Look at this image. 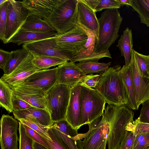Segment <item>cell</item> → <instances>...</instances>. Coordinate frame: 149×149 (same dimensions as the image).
Masks as SVG:
<instances>
[{"label": "cell", "instance_id": "obj_23", "mask_svg": "<svg viewBox=\"0 0 149 149\" xmlns=\"http://www.w3.org/2000/svg\"><path fill=\"white\" fill-rule=\"evenodd\" d=\"M55 32L39 33L21 29L9 41L8 43H16L18 45L26 43L36 41L50 37L58 35Z\"/></svg>", "mask_w": 149, "mask_h": 149}, {"label": "cell", "instance_id": "obj_44", "mask_svg": "<svg viewBox=\"0 0 149 149\" xmlns=\"http://www.w3.org/2000/svg\"><path fill=\"white\" fill-rule=\"evenodd\" d=\"M135 135L141 133H149V124L140 123L137 119L133 122Z\"/></svg>", "mask_w": 149, "mask_h": 149}, {"label": "cell", "instance_id": "obj_14", "mask_svg": "<svg viewBox=\"0 0 149 149\" xmlns=\"http://www.w3.org/2000/svg\"><path fill=\"white\" fill-rule=\"evenodd\" d=\"M57 67L40 70L30 76L19 85L41 89L46 94L57 84Z\"/></svg>", "mask_w": 149, "mask_h": 149}, {"label": "cell", "instance_id": "obj_34", "mask_svg": "<svg viewBox=\"0 0 149 149\" xmlns=\"http://www.w3.org/2000/svg\"><path fill=\"white\" fill-rule=\"evenodd\" d=\"M137 63L141 75L149 78V55H145L134 50Z\"/></svg>", "mask_w": 149, "mask_h": 149}, {"label": "cell", "instance_id": "obj_39", "mask_svg": "<svg viewBox=\"0 0 149 149\" xmlns=\"http://www.w3.org/2000/svg\"><path fill=\"white\" fill-rule=\"evenodd\" d=\"M120 4L117 0H99L95 10V12L103 9L120 8Z\"/></svg>", "mask_w": 149, "mask_h": 149}, {"label": "cell", "instance_id": "obj_4", "mask_svg": "<svg viewBox=\"0 0 149 149\" xmlns=\"http://www.w3.org/2000/svg\"><path fill=\"white\" fill-rule=\"evenodd\" d=\"M80 85L81 127L102 116L106 102L95 89Z\"/></svg>", "mask_w": 149, "mask_h": 149}, {"label": "cell", "instance_id": "obj_37", "mask_svg": "<svg viewBox=\"0 0 149 149\" xmlns=\"http://www.w3.org/2000/svg\"><path fill=\"white\" fill-rule=\"evenodd\" d=\"M100 76L101 74L86 75L79 84L88 88L95 89L100 83Z\"/></svg>", "mask_w": 149, "mask_h": 149}, {"label": "cell", "instance_id": "obj_40", "mask_svg": "<svg viewBox=\"0 0 149 149\" xmlns=\"http://www.w3.org/2000/svg\"><path fill=\"white\" fill-rule=\"evenodd\" d=\"M135 136L133 129L130 127L117 149H132Z\"/></svg>", "mask_w": 149, "mask_h": 149}, {"label": "cell", "instance_id": "obj_6", "mask_svg": "<svg viewBox=\"0 0 149 149\" xmlns=\"http://www.w3.org/2000/svg\"><path fill=\"white\" fill-rule=\"evenodd\" d=\"M88 125V130L82 141L84 149H106L110 129L107 108L102 118Z\"/></svg>", "mask_w": 149, "mask_h": 149}, {"label": "cell", "instance_id": "obj_31", "mask_svg": "<svg viewBox=\"0 0 149 149\" xmlns=\"http://www.w3.org/2000/svg\"><path fill=\"white\" fill-rule=\"evenodd\" d=\"M104 57L112 58L109 49L99 53L95 52L87 55L78 54L74 56L71 61L74 63L84 61H98L99 60Z\"/></svg>", "mask_w": 149, "mask_h": 149}, {"label": "cell", "instance_id": "obj_21", "mask_svg": "<svg viewBox=\"0 0 149 149\" xmlns=\"http://www.w3.org/2000/svg\"><path fill=\"white\" fill-rule=\"evenodd\" d=\"M13 113L15 118L18 120L21 119H30L49 127L54 123L51 120L49 113L46 109L33 106L25 110L13 111Z\"/></svg>", "mask_w": 149, "mask_h": 149}, {"label": "cell", "instance_id": "obj_48", "mask_svg": "<svg viewBox=\"0 0 149 149\" xmlns=\"http://www.w3.org/2000/svg\"><path fill=\"white\" fill-rule=\"evenodd\" d=\"M8 0H0V6H1L5 2L7 1Z\"/></svg>", "mask_w": 149, "mask_h": 149}, {"label": "cell", "instance_id": "obj_18", "mask_svg": "<svg viewBox=\"0 0 149 149\" xmlns=\"http://www.w3.org/2000/svg\"><path fill=\"white\" fill-rule=\"evenodd\" d=\"M11 88L13 91V94L17 97L32 106L46 110V94L42 89L20 85L13 86Z\"/></svg>", "mask_w": 149, "mask_h": 149}, {"label": "cell", "instance_id": "obj_2", "mask_svg": "<svg viewBox=\"0 0 149 149\" xmlns=\"http://www.w3.org/2000/svg\"><path fill=\"white\" fill-rule=\"evenodd\" d=\"M106 107L110 126L107 149H117L127 133L128 125L134 121V112L126 105L108 104Z\"/></svg>", "mask_w": 149, "mask_h": 149}, {"label": "cell", "instance_id": "obj_3", "mask_svg": "<svg viewBox=\"0 0 149 149\" xmlns=\"http://www.w3.org/2000/svg\"><path fill=\"white\" fill-rule=\"evenodd\" d=\"M123 19L117 8L107 9L98 19V35L94 52L99 53L107 50L118 38Z\"/></svg>", "mask_w": 149, "mask_h": 149}, {"label": "cell", "instance_id": "obj_46", "mask_svg": "<svg viewBox=\"0 0 149 149\" xmlns=\"http://www.w3.org/2000/svg\"><path fill=\"white\" fill-rule=\"evenodd\" d=\"M89 7L95 11V8L97 5L99 0H82Z\"/></svg>", "mask_w": 149, "mask_h": 149}, {"label": "cell", "instance_id": "obj_10", "mask_svg": "<svg viewBox=\"0 0 149 149\" xmlns=\"http://www.w3.org/2000/svg\"><path fill=\"white\" fill-rule=\"evenodd\" d=\"M52 132L66 149H84L82 140L85 133L79 134L66 119L54 123L50 127Z\"/></svg>", "mask_w": 149, "mask_h": 149}, {"label": "cell", "instance_id": "obj_1", "mask_svg": "<svg viewBox=\"0 0 149 149\" xmlns=\"http://www.w3.org/2000/svg\"><path fill=\"white\" fill-rule=\"evenodd\" d=\"M119 65L109 68L101 74L100 83L95 89L108 104L126 105V91L119 74Z\"/></svg>", "mask_w": 149, "mask_h": 149}, {"label": "cell", "instance_id": "obj_43", "mask_svg": "<svg viewBox=\"0 0 149 149\" xmlns=\"http://www.w3.org/2000/svg\"><path fill=\"white\" fill-rule=\"evenodd\" d=\"M48 132L51 140L46 139L50 146L51 149H66L54 133L50 127Z\"/></svg>", "mask_w": 149, "mask_h": 149}, {"label": "cell", "instance_id": "obj_35", "mask_svg": "<svg viewBox=\"0 0 149 149\" xmlns=\"http://www.w3.org/2000/svg\"><path fill=\"white\" fill-rule=\"evenodd\" d=\"M132 149H149V133H141L135 135Z\"/></svg>", "mask_w": 149, "mask_h": 149}, {"label": "cell", "instance_id": "obj_22", "mask_svg": "<svg viewBox=\"0 0 149 149\" xmlns=\"http://www.w3.org/2000/svg\"><path fill=\"white\" fill-rule=\"evenodd\" d=\"M119 74L123 84L127 95L126 106L131 109L137 110L135 92L130 64L124 65L121 68Z\"/></svg>", "mask_w": 149, "mask_h": 149}, {"label": "cell", "instance_id": "obj_26", "mask_svg": "<svg viewBox=\"0 0 149 149\" xmlns=\"http://www.w3.org/2000/svg\"><path fill=\"white\" fill-rule=\"evenodd\" d=\"M9 60L3 70L4 74H8L27 56L28 52L25 49H18L10 52Z\"/></svg>", "mask_w": 149, "mask_h": 149}, {"label": "cell", "instance_id": "obj_42", "mask_svg": "<svg viewBox=\"0 0 149 149\" xmlns=\"http://www.w3.org/2000/svg\"><path fill=\"white\" fill-rule=\"evenodd\" d=\"M142 104L140 116L136 119L140 123L149 124V100L143 102Z\"/></svg>", "mask_w": 149, "mask_h": 149}, {"label": "cell", "instance_id": "obj_12", "mask_svg": "<svg viewBox=\"0 0 149 149\" xmlns=\"http://www.w3.org/2000/svg\"><path fill=\"white\" fill-rule=\"evenodd\" d=\"M19 122L12 116L3 114L0 120L1 149H18Z\"/></svg>", "mask_w": 149, "mask_h": 149}, {"label": "cell", "instance_id": "obj_38", "mask_svg": "<svg viewBox=\"0 0 149 149\" xmlns=\"http://www.w3.org/2000/svg\"><path fill=\"white\" fill-rule=\"evenodd\" d=\"M8 1L0 6V38L3 42L4 41L5 38Z\"/></svg>", "mask_w": 149, "mask_h": 149}, {"label": "cell", "instance_id": "obj_15", "mask_svg": "<svg viewBox=\"0 0 149 149\" xmlns=\"http://www.w3.org/2000/svg\"><path fill=\"white\" fill-rule=\"evenodd\" d=\"M134 50L132 51L130 64L134 86L136 106L149 100V78L143 76L139 68L135 56Z\"/></svg>", "mask_w": 149, "mask_h": 149}, {"label": "cell", "instance_id": "obj_28", "mask_svg": "<svg viewBox=\"0 0 149 149\" xmlns=\"http://www.w3.org/2000/svg\"><path fill=\"white\" fill-rule=\"evenodd\" d=\"M13 91L0 79V105L9 113L13 111L12 97Z\"/></svg>", "mask_w": 149, "mask_h": 149}, {"label": "cell", "instance_id": "obj_32", "mask_svg": "<svg viewBox=\"0 0 149 149\" xmlns=\"http://www.w3.org/2000/svg\"><path fill=\"white\" fill-rule=\"evenodd\" d=\"M19 149H34L35 141L27 133L24 124L19 122Z\"/></svg>", "mask_w": 149, "mask_h": 149}, {"label": "cell", "instance_id": "obj_16", "mask_svg": "<svg viewBox=\"0 0 149 149\" xmlns=\"http://www.w3.org/2000/svg\"><path fill=\"white\" fill-rule=\"evenodd\" d=\"M57 84L67 86L71 89L79 83L86 75L71 61L58 65Z\"/></svg>", "mask_w": 149, "mask_h": 149}, {"label": "cell", "instance_id": "obj_36", "mask_svg": "<svg viewBox=\"0 0 149 149\" xmlns=\"http://www.w3.org/2000/svg\"><path fill=\"white\" fill-rule=\"evenodd\" d=\"M23 124L27 133L35 142L48 149H51L50 146L47 140V139L27 125Z\"/></svg>", "mask_w": 149, "mask_h": 149}, {"label": "cell", "instance_id": "obj_30", "mask_svg": "<svg viewBox=\"0 0 149 149\" xmlns=\"http://www.w3.org/2000/svg\"><path fill=\"white\" fill-rule=\"evenodd\" d=\"M131 3L138 13L141 22L149 27V0H131Z\"/></svg>", "mask_w": 149, "mask_h": 149}, {"label": "cell", "instance_id": "obj_33", "mask_svg": "<svg viewBox=\"0 0 149 149\" xmlns=\"http://www.w3.org/2000/svg\"><path fill=\"white\" fill-rule=\"evenodd\" d=\"M18 120L36 131L46 139L51 140L48 132L50 127L43 125L35 120L30 119H21Z\"/></svg>", "mask_w": 149, "mask_h": 149}, {"label": "cell", "instance_id": "obj_25", "mask_svg": "<svg viewBox=\"0 0 149 149\" xmlns=\"http://www.w3.org/2000/svg\"><path fill=\"white\" fill-rule=\"evenodd\" d=\"M117 46L119 49L121 55L124 57L125 65H129L130 63L133 49V42L132 30L128 27L126 28L123 31Z\"/></svg>", "mask_w": 149, "mask_h": 149}, {"label": "cell", "instance_id": "obj_13", "mask_svg": "<svg viewBox=\"0 0 149 149\" xmlns=\"http://www.w3.org/2000/svg\"><path fill=\"white\" fill-rule=\"evenodd\" d=\"M33 54L28 52L27 56L13 72L8 74H4L0 79L11 88L21 84L30 76L41 70L33 63Z\"/></svg>", "mask_w": 149, "mask_h": 149}, {"label": "cell", "instance_id": "obj_24", "mask_svg": "<svg viewBox=\"0 0 149 149\" xmlns=\"http://www.w3.org/2000/svg\"><path fill=\"white\" fill-rule=\"evenodd\" d=\"M21 29L39 33H48L56 31L55 29L47 20L33 15H30L28 17Z\"/></svg>", "mask_w": 149, "mask_h": 149}, {"label": "cell", "instance_id": "obj_29", "mask_svg": "<svg viewBox=\"0 0 149 149\" xmlns=\"http://www.w3.org/2000/svg\"><path fill=\"white\" fill-rule=\"evenodd\" d=\"M76 64L86 75L88 74L103 72L109 68L111 62L105 63L96 61H84L79 62Z\"/></svg>", "mask_w": 149, "mask_h": 149}, {"label": "cell", "instance_id": "obj_11", "mask_svg": "<svg viewBox=\"0 0 149 149\" xmlns=\"http://www.w3.org/2000/svg\"><path fill=\"white\" fill-rule=\"evenodd\" d=\"M72 29L56 36L57 45L61 48L71 52L74 56L85 48L88 36L81 26L75 24Z\"/></svg>", "mask_w": 149, "mask_h": 149}, {"label": "cell", "instance_id": "obj_8", "mask_svg": "<svg viewBox=\"0 0 149 149\" xmlns=\"http://www.w3.org/2000/svg\"><path fill=\"white\" fill-rule=\"evenodd\" d=\"M57 35L40 40L25 43L22 48L33 55H45L71 61L74 56L72 52L63 49L56 44Z\"/></svg>", "mask_w": 149, "mask_h": 149}, {"label": "cell", "instance_id": "obj_19", "mask_svg": "<svg viewBox=\"0 0 149 149\" xmlns=\"http://www.w3.org/2000/svg\"><path fill=\"white\" fill-rule=\"evenodd\" d=\"M80 87V85L79 83L71 89L65 118L73 128L77 130L80 127L81 106L79 100Z\"/></svg>", "mask_w": 149, "mask_h": 149}, {"label": "cell", "instance_id": "obj_17", "mask_svg": "<svg viewBox=\"0 0 149 149\" xmlns=\"http://www.w3.org/2000/svg\"><path fill=\"white\" fill-rule=\"evenodd\" d=\"M75 24L93 33L97 40L99 25L95 12L82 0H78Z\"/></svg>", "mask_w": 149, "mask_h": 149}, {"label": "cell", "instance_id": "obj_27", "mask_svg": "<svg viewBox=\"0 0 149 149\" xmlns=\"http://www.w3.org/2000/svg\"><path fill=\"white\" fill-rule=\"evenodd\" d=\"M32 62L40 70L46 69L61 65L66 61L55 57L42 55H33Z\"/></svg>", "mask_w": 149, "mask_h": 149}, {"label": "cell", "instance_id": "obj_41", "mask_svg": "<svg viewBox=\"0 0 149 149\" xmlns=\"http://www.w3.org/2000/svg\"><path fill=\"white\" fill-rule=\"evenodd\" d=\"M12 103L13 111L25 110L32 106L26 102L16 97L13 93Z\"/></svg>", "mask_w": 149, "mask_h": 149}, {"label": "cell", "instance_id": "obj_45", "mask_svg": "<svg viewBox=\"0 0 149 149\" xmlns=\"http://www.w3.org/2000/svg\"><path fill=\"white\" fill-rule=\"evenodd\" d=\"M10 53V52L0 49V67L2 70L9 59Z\"/></svg>", "mask_w": 149, "mask_h": 149}, {"label": "cell", "instance_id": "obj_5", "mask_svg": "<svg viewBox=\"0 0 149 149\" xmlns=\"http://www.w3.org/2000/svg\"><path fill=\"white\" fill-rule=\"evenodd\" d=\"M78 0H59L47 20L58 34L65 33L76 25Z\"/></svg>", "mask_w": 149, "mask_h": 149}, {"label": "cell", "instance_id": "obj_47", "mask_svg": "<svg viewBox=\"0 0 149 149\" xmlns=\"http://www.w3.org/2000/svg\"><path fill=\"white\" fill-rule=\"evenodd\" d=\"M120 3L121 6L124 5L127 6H131V0H117Z\"/></svg>", "mask_w": 149, "mask_h": 149}, {"label": "cell", "instance_id": "obj_9", "mask_svg": "<svg viewBox=\"0 0 149 149\" xmlns=\"http://www.w3.org/2000/svg\"><path fill=\"white\" fill-rule=\"evenodd\" d=\"M29 12L22 1L8 0L4 40L8 43L10 39L22 28L29 16Z\"/></svg>", "mask_w": 149, "mask_h": 149}, {"label": "cell", "instance_id": "obj_20", "mask_svg": "<svg viewBox=\"0 0 149 149\" xmlns=\"http://www.w3.org/2000/svg\"><path fill=\"white\" fill-rule=\"evenodd\" d=\"M58 1L24 0L22 2L24 7L28 11L29 16L35 15L47 20Z\"/></svg>", "mask_w": 149, "mask_h": 149}, {"label": "cell", "instance_id": "obj_7", "mask_svg": "<svg viewBox=\"0 0 149 149\" xmlns=\"http://www.w3.org/2000/svg\"><path fill=\"white\" fill-rule=\"evenodd\" d=\"M71 91L67 86L57 84L46 94V110L53 122L65 119Z\"/></svg>", "mask_w": 149, "mask_h": 149}]
</instances>
